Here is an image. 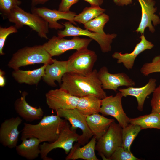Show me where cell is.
<instances>
[{
	"label": "cell",
	"mask_w": 160,
	"mask_h": 160,
	"mask_svg": "<svg viewBox=\"0 0 160 160\" xmlns=\"http://www.w3.org/2000/svg\"><path fill=\"white\" fill-rule=\"evenodd\" d=\"M123 97L120 92L115 96H106L102 99L100 113L103 116H110L114 118L123 128L129 124V119L125 113L122 105Z\"/></svg>",
	"instance_id": "11"
},
{
	"label": "cell",
	"mask_w": 160,
	"mask_h": 160,
	"mask_svg": "<svg viewBox=\"0 0 160 160\" xmlns=\"http://www.w3.org/2000/svg\"><path fill=\"white\" fill-rule=\"evenodd\" d=\"M21 140V143L15 148L17 154L28 160L37 158L41 152L40 141L34 137L24 138Z\"/></svg>",
	"instance_id": "24"
},
{
	"label": "cell",
	"mask_w": 160,
	"mask_h": 160,
	"mask_svg": "<svg viewBox=\"0 0 160 160\" xmlns=\"http://www.w3.org/2000/svg\"><path fill=\"white\" fill-rule=\"evenodd\" d=\"M105 11V9L99 6H91L89 7H86L81 13L75 16L74 20L75 22L84 24L104 13Z\"/></svg>",
	"instance_id": "28"
},
{
	"label": "cell",
	"mask_w": 160,
	"mask_h": 160,
	"mask_svg": "<svg viewBox=\"0 0 160 160\" xmlns=\"http://www.w3.org/2000/svg\"><path fill=\"white\" fill-rule=\"evenodd\" d=\"M96 138L93 136L90 141L82 147L77 142L73 146L65 158L66 160H75L82 159L85 160H99L95 153L97 142Z\"/></svg>",
	"instance_id": "21"
},
{
	"label": "cell",
	"mask_w": 160,
	"mask_h": 160,
	"mask_svg": "<svg viewBox=\"0 0 160 160\" xmlns=\"http://www.w3.org/2000/svg\"><path fill=\"white\" fill-rule=\"evenodd\" d=\"M140 71L145 76L153 73L160 72V55L154 57L151 62L144 64Z\"/></svg>",
	"instance_id": "30"
},
{
	"label": "cell",
	"mask_w": 160,
	"mask_h": 160,
	"mask_svg": "<svg viewBox=\"0 0 160 160\" xmlns=\"http://www.w3.org/2000/svg\"><path fill=\"white\" fill-rule=\"evenodd\" d=\"M19 0H0V10L2 13L7 16L12 10L21 4Z\"/></svg>",
	"instance_id": "33"
},
{
	"label": "cell",
	"mask_w": 160,
	"mask_h": 160,
	"mask_svg": "<svg viewBox=\"0 0 160 160\" xmlns=\"http://www.w3.org/2000/svg\"><path fill=\"white\" fill-rule=\"evenodd\" d=\"M68 72L67 60L59 61L53 59V62L47 64L45 70V75L42 77L43 81L52 87L57 86L55 81L61 84L63 76Z\"/></svg>",
	"instance_id": "20"
},
{
	"label": "cell",
	"mask_w": 160,
	"mask_h": 160,
	"mask_svg": "<svg viewBox=\"0 0 160 160\" xmlns=\"http://www.w3.org/2000/svg\"><path fill=\"white\" fill-rule=\"evenodd\" d=\"M61 23L65 26L63 30H59L58 36L60 38L68 36H84L95 40L99 45L102 52H108L111 51V44L113 39L117 35L115 33L101 35L91 32L87 29H83L77 26L76 27L69 21Z\"/></svg>",
	"instance_id": "7"
},
{
	"label": "cell",
	"mask_w": 160,
	"mask_h": 160,
	"mask_svg": "<svg viewBox=\"0 0 160 160\" xmlns=\"http://www.w3.org/2000/svg\"><path fill=\"white\" fill-rule=\"evenodd\" d=\"M141 9V17L140 22L137 29L134 31L144 34L146 28H148L151 33L155 31L153 23L155 26L160 23V19L155 13L157 8L154 7L156 2L154 0H137Z\"/></svg>",
	"instance_id": "16"
},
{
	"label": "cell",
	"mask_w": 160,
	"mask_h": 160,
	"mask_svg": "<svg viewBox=\"0 0 160 160\" xmlns=\"http://www.w3.org/2000/svg\"><path fill=\"white\" fill-rule=\"evenodd\" d=\"M92 40L90 38H81L77 36L67 39L54 36L42 45L52 57L59 56L70 50H79L87 48Z\"/></svg>",
	"instance_id": "8"
},
{
	"label": "cell",
	"mask_w": 160,
	"mask_h": 160,
	"mask_svg": "<svg viewBox=\"0 0 160 160\" xmlns=\"http://www.w3.org/2000/svg\"><path fill=\"white\" fill-rule=\"evenodd\" d=\"M122 129L119 124L114 121L106 133L97 140L95 150L103 160H110L116 149L122 146Z\"/></svg>",
	"instance_id": "5"
},
{
	"label": "cell",
	"mask_w": 160,
	"mask_h": 160,
	"mask_svg": "<svg viewBox=\"0 0 160 160\" xmlns=\"http://www.w3.org/2000/svg\"><path fill=\"white\" fill-rule=\"evenodd\" d=\"M87 124L97 140L107 132L111 123L114 120L107 118L98 113L86 117Z\"/></svg>",
	"instance_id": "23"
},
{
	"label": "cell",
	"mask_w": 160,
	"mask_h": 160,
	"mask_svg": "<svg viewBox=\"0 0 160 160\" xmlns=\"http://www.w3.org/2000/svg\"><path fill=\"white\" fill-rule=\"evenodd\" d=\"M53 61L42 45L26 46L13 54L7 65L16 70L21 67L35 64H50Z\"/></svg>",
	"instance_id": "3"
},
{
	"label": "cell",
	"mask_w": 160,
	"mask_h": 160,
	"mask_svg": "<svg viewBox=\"0 0 160 160\" xmlns=\"http://www.w3.org/2000/svg\"><path fill=\"white\" fill-rule=\"evenodd\" d=\"M31 2L32 6H35L39 4H43L49 0H31Z\"/></svg>",
	"instance_id": "39"
},
{
	"label": "cell",
	"mask_w": 160,
	"mask_h": 160,
	"mask_svg": "<svg viewBox=\"0 0 160 160\" xmlns=\"http://www.w3.org/2000/svg\"><path fill=\"white\" fill-rule=\"evenodd\" d=\"M89 3L91 6H100L103 2V0H84Z\"/></svg>",
	"instance_id": "37"
},
{
	"label": "cell",
	"mask_w": 160,
	"mask_h": 160,
	"mask_svg": "<svg viewBox=\"0 0 160 160\" xmlns=\"http://www.w3.org/2000/svg\"><path fill=\"white\" fill-rule=\"evenodd\" d=\"M151 105V113H157L160 116V85L156 88L153 92Z\"/></svg>",
	"instance_id": "34"
},
{
	"label": "cell",
	"mask_w": 160,
	"mask_h": 160,
	"mask_svg": "<svg viewBox=\"0 0 160 160\" xmlns=\"http://www.w3.org/2000/svg\"><path fill=\"white\" fill-rule=\"evenodd\" d=\"M47 65V64H44L41 67L32 70L24 71L19 69L14 70L12 75L18 83L37 85L45 75Z\"/></svg>",
	"instance_id": "22"
},
{
	"label": "cell",
	"mask_w": 160,
	"mask_h": 160,
	"mask_svg": "<svg viewBox=\"0 0 160 160\" xmlns=\"http://www.w3.org/2000/svg\"><path fill=\"white\" fill-rule=\"evenodd\" d=\"M55 111L57 114L68 121L71 124V128L76 130L80 129L82 132L77 143L81 146L84 145L91 138L93 134L89 129L86 120V117L80 113L76 108L59 109Z\"/></svg>",
	"instance_id": "10"
},
{
	"label": "cell",
	"mask_w": 160,
	"mask_h": 160,
	"mask_svg": "<svg viewBox=\"0 0 160 160\" xmlns=\"http://www.w3.org/2000/svg\"><path fill=\"white\" fill-rule=\"evenodd\" d=\"M68 121L57 115L44 116L36 124L24 123L21 140L34 137L41 143H52L58 138Z\"/></svg>",
	"instance_id": "2"
},
{
	"label": "cell",
	"mask_w": 160,
	"mask_h": 160,
	"mask_svg": "<svg viewBox=\"0 0 160 160\" xmlns=\"http://www.w3.org/2000/svg\"><path fill=\"white\" fill-rule=\"evenodd\" d=\"M31 10L32 13L38 15L47 21L50 28L57 30L64 27L63 25L57 22L60 19L66 20L74 25H76L74 20L76 13L74 12H63L58 10H52L47 7L35 6H32Z\"/></svg>",
	"instance_id": "13"
},
{
	"label": "cell",
	"mask_w": 160,
	"mask_h": 160,
	"mask_svg": "<svg viewBox=\"0 0 160 160\" xmlns=\"http://www.w3.org/2000/svg\"><path fill=\"white\" fill-rule=\"evenodd\" d=\"M76 130L72 129L68 122L61 130L57 139L54 142L49 143L43 142L40 144V157L43 160H52L47 156L48 153L56 148L63 149L66 154H68L73 147L74 142H77L79 136Z\"/></svg>",
	"instance_id": "6"
},
{
	"label": "cell",
	"mask_w": 160,
	"mask_h": 160,
	"mask_svg": "<svg viewBox=\"0 0 160 160\" xmlns=\"http://www.w3.org/2000/svg\"><path fill=\"white\" fill-rule=\"evenodd\" d=\"M22 122L20 117H12L5 119L0 127V143L4 147L10 149L17 145L20 132L19 126Z\"/></svg>",
	"instance_id": "14"
},
{
	"label": "cell",
	"mask_w": 160,
	"mask_h": 160,
	"mask_svg": "<svg viewBox=\"0 0 160 160\" xmlns=\"http://www.w3.org/2000/svg\"><path fill=\"white\" fill-rule=\"evenodd\" d=\"M79 0H61L59 5L58 10L67 12L70 11V9L73 4L77 3Z\"/></svg>",
	"instance_id": "35"
},
{
	"label": "cell",
	"mask_w": 160,
	"mask_h": 160,
	"mask_svg": "<svg viewBox=\"0 0 160 160\" xmlns=\"http://www.w3.org/2000/svg\"><path fill=\"white\" fill-rule=\"evenodd\" d=\"M156 81L155 79L151 78L148 83L141 87L131 86L125 88H119L118 90L123 97L132 96L136 97L137 103V109L140 111H142L146 97L153 92L156 88Z\"/></svg>",
	"instance_id": "19"
},
{
	"label": "cell",
	"mask_w": 160,
	"mask_h": 160,
	"mask_svg": "<svg viewBox=\"0 0 160 160\" xmlns=\"http://www.w3.org/2000/svg\"><path fill=\"white\" fill-rule=\"evenodd\" d=\"M129 123L140 126L142 129L155 128L160 129V116L159 114L151 113L149 114L129 119Z\"/></svg>",
	"instance_id": "26"
},
{
	"label": "cell",
	"mask_w": 160,
	"mask_h": 160,
	"mask_svg": "<svg viewBox=\"0 0 160 160\" xmlns=\"http://www.w3.org/2000/svg\"><path fill=\"white\" fill-rule=\"evenodd\" d=\"M102 99L93 95L79 98L76 108L82 114L87 117L100 112Z\"/></svg>",
	"instance_id": "25"
},
{
	"label": "cell",
	"mask_w": 160,
	"mask_h": 160,
	"mask_svg": "<svg viewBox=\"0 0 160 160\" xmlns=\"http://www.w3.org/2000/svg\"><path fill=\"white\" fill-rule=\"evenodd\" d=\"M132 152L125 150L122 146L118 147L112 154L110 160H140Z\"/></svg>",
	"instance_id": "31"
},
{
	"label": "cell",
	"mask_w": 160,
	"mask_h": 160,
	"mask_svg": "<svg viewBox=\"0 0 160 160\" xmlns=\"http://www.w3.org/2000/svg\"><path fill=\"white\" fill-rule=\"evenodd\" d=\"M142 129L138 125L129 123L122 128V147L126 151L130 152L131 145Z\"/></svg>",
	"instance_id": "27"
},
{
	"label": "cell",
	"mask_w": 160,
	"mask_h": 160,
	"mask_svg": "<svg viewBox=\"0 0 160 160\" xmlns=\"http://www.w3.org/2000/svg\"><path fill=\"white\" fill-rule=\"evenodd\" d=\"M140 41L136 44L133 50L130 53L122 54L121 52H116L112 55V57L117 60L118 64L122 63L127 70L131 69L134 65L135 60L140 53L146 49H150L154 47L152 42L146 39L144 34L140 37Z\"/></svg>",
	"instance_id": "17"
},
{
	"label": "cell",
	"mask_w": 160,
	"mask_h": 160,
	"mask_svg": "<svg viewBox=\"0 0 160 160\" xmlns=\"http://www.w3.org/2000/svg\"><path fill=\"white\" fill-rule=\"evenodd\" d=\"M46 103L53 110L76 108L79 98L60 89H52L45 94Z\"/></svg>",
	"instance_id": "12"
},
{
	"label": "cell",
	"mask_w": 160,
	"mask_h": 160,
	"mask_svg": "<svg viewBox=\"0 0 160 160\" xmlns=\"http://www.w3.org/2000/svg\"><path fill=\"white\" fill-rule=\"evenodd\" d=\"M5 72L2 70H0V86L3 87L5 84V79L4 75Z\"/></svg>",
	"instance_id": "38"
},
{
	"label": "cell",
	"mask_w": 160,
	"mask_h": 160,
	"mask_svg": "<svg viewBox=\"0 0 160 160\" xmlns=\"http://www.w3.org/2000/svg\"><path fill=\"white\" fill-rule=\"evenodd\" d=\"M97 59L95 52L87 48L76 50L67 60L68 72L87 75L92 71Z\"/></svg>",
	"instance_id": "9"
},
{
	"label": "cell",
	"mask_w": 160,
	"mask_h": 160,
	"mask_svg": "<svg viewBox=\"0 0 160 160\" xmlns=\"http://www.w3.org/2000/svg\"><path fill=\"white\" fill-rule=\"evenodd\" d=\"M6 17L9 22L15 24L17 29L27 25L37 32L40 37L48 39V23L38 15L27 12L17 6Z\"/></svg>",
	"instance_id": "4"
},
{
	"label": "cell",
	"mask_w": 160,
	"mask_h": 160,
	"mask_svg": "<svg viewBox=\"0 0 160 160\" xmlns=\"http://www.w3.org/2000/svg\"><path fill=\"white\" fill-rule=\"evenodd\" d=\"M17 29L15 25L11 26L7 28L0 27V54L4 55L3 49L7 37L11 34L16 33Z\"/></svg>",
	"instance_id": "32"
},
{
	"label": "cell",
	"mask_w": 160,
	"mask_h": 160,
	"mask_svg": "<svg viewBox=\"0 0 160 160\" xmlns=\"http://www.w3.org/2000/svg\"><path fill=\"white\" fill-rule=\"evenodd\" d=\"M28 94L27 92L23 91L21 97L15 101L14 107L16 113L28 122H32L41 119L44 116V111L40 107H33L28 103L25 99Z\"/></svg>",
	"instance_id": "18"
},
{
	"label": "cell",
	"mask_w": 160,
	"mask_h": 160,
	"mask_svg": "<svg viewBox=\"0 0 160 160\" xmlns=\"http://www.w3.org/2000/svg\"><path fill=\"white\" fill-rule=\"evenodd\" d=\"M133 0H113L114 3L118 6H123L131 4Z\"/></svg>",
	"instance_id": "36"
},
{
	"label": "cell",
	"mask_w": 160,
	"mask_h": 160,
	"mask_svg": "<svg viewBox=\"0 0 160 160\" xmlns=\"http://www.w3.org/2000/svg\"><path fill=\"white\" fill-rule=\"evenodd\" d=\"M109 16L103 13L84 24L86 29L95 33L105 35L103 28L105 24L108 21Z\"/></svg>",
	"instance_id": "29"
},
{
	"label": "cell",
	"mask_w": 160,
	"mask_h": 160,
	"mask_svg": "<svg viewBox=\"0 0 160 160\" xmlns=\"http://www.w3.org/2000/svg\"><path fill=\"white\" fill-rule=\"evenodd\" d=\"M98 76L103 89L116 92L120 86L128 87L135 85V82L125 73H111L105 66L102 67L98 71Z\"/></svg>",
	"instance_id": "15"
},
{
	"label": "cell",
	"mask_w": 160,
	"mask_h": 160,
	"mask_svg": "<svg viewBox=\"0 0 160 160\" xmlns=\"http://www.w3.org/2000/svg\"><path fill=\"white\" fill-rule=\"evenodd\" d=\"M60 88L79 98L93 95L102 99L107 96L96 69L86 76L66 73L63 77Z\"/></svg>",
	"instance_id": "1"
},
{
	"label": "cell",
	"mask_w": 160,
	"mask_h": 160,
	"mask_svg": "<svg viewBox=\"0 0 160 160\" xmlns=\"http://www.w3.org/2000/svg\"><path fill=\"white\" fill-rule=\"evenodd\" d=\"M159 15H160V12L159 13Z\"/></svg>",
	"instance_id": "40"
}]
</instances>
